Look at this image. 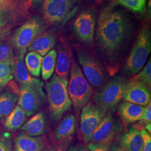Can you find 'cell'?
<instances>
[{
  "instance_id": "6da1fadb",
  "label": "cell",
  "mask_w": 151,
  "mask_h": 151,
  "mask_svg": "<svg viewBox=\"0 0 151 151\" xmlns=\"http://www.w3.org/2000/svg\"><path fill=\"white\" fill-rule=\"evenodd\" d=\"M132 32L133 23L125 11L110 4L100 12L96 39L100 50L109 58H113L122 51Z\"/></svg>"
},
{
  "instance_id": "7a4b0ae2",
  "label": "cell",
  "mask_w": 151,
  "mask_h": 151,
  "mask_svg": "<svg viewBox=\"0 0 151 151\" xmlns=\"http://www.w3.org/2000/svg\"><path fill=\"white\" fill-rule=\"evenodd\" d=\"M68 80L54 74L46 83L45 89L49 103L50 118L53 121L62 118L70 110L72 103L67 91Z\"/></svg>"
},
{
  "instance_id": "3957f363",
  "label": "cell",
  "mask_w": 151,
  "mask_h": 151,
  "mask_svg": "<svg viewBox=\"0 0 151 151\" xmlns=\"http://www.w3.org/2000/svg\"><path fill=\"white\" fill-rule=\"evenodd\" d=\"M151 50V33L148 27H143L125 62V75L133 76L139 72L146 63Z\"/></svg>"
},
{
  "instance_id": "277c9868",
  "label": "cell",
  "mask_w": 151,
  "mask_h": 151,
  "mask_svg": "<svg viewBox=\"0 0 151 151\" xmlns=\"http://www.w3.org/2000/svg\"><path fill=\"white\" fill-rule=\"evenodd\" d=\"M70 69L68 93L72 105L76 110H80L88 103L92 95V88L75 60L71 62Z\"/></svg>"
},
{
  "instance_id": "5b68a950",
  "label": "cell",
  "mask_w": 151,
  "mask_h": 151,
  "mask_svg": "<svg viewBox=\"0 0 151 151\" xmlns=\"http://www.w3.org/2000/svg\"><path fill=\"white\" fill-rule=\"evenodd\" d=\"M45 29L44 22L38 16L32 17L18 27L10 40L12 47L16 50V55H25L32 41Z\"/></svg>"
},
{
  "instance_id": "8992f818",
  "label": "cell",
  "mask_w": 151,
  "mask_h": 151,
  "mask_svg": "<svg viewBox=\"0 0 151 151\" xmlns=\"http://www.w3.org/2000/svg\"><path fill=\"white\" fill-rule=\"evenodd\" d=\"M126 81L122 77H115L95 95V104L107 112L113 110L123 99Z\"/></svg>"
},
{
  "instance_id": "52a82bcc",
  "label": "cell",
  "mask_w": 151,
  "mask_h": 151,
  "mask_svg": "<svg viewBox=\"0 0 151 151\" xmlns=\"http://www.w3.org/2000/svg\"><path fill=\"white\" fill-rule=\"evenodd\" d=\"M79 63L83 73L90 85L94 88L101 89L108 83V75L102 64L94 56L84 50L77 53Z\"/></svg>"
},
{
  "instance_id": "ba28073f",
  "label": "cell",
  "mask_w": 151,
  "mask_h": 151,
  "mask_svg": "<svg viewBox=\"0 0 151 151\" xmlns=\"http://www.w3.org/2000/svg\"><path fill=\"white\" fill-rule=\"evenodd\" d=\"M78 2L79 0H44V17L51 24L64 22L77 12Z\"/></svg>"
},
{
  "instance_id": "9c48e42d",
  "label": "cell",
  "mask_w": 151,
  "mask_h": 151,
  "mask_svg": "<svg viewBox=\"0 0 151 151\" xmlns=\"http://www.w3.org/2000/svg\"><path fill=\"white\" fill-rule=\"evenodd\" d=\"M43 85H33L20 87L17 105L25 111L27 117L37 113L43 105L46 96Z\"/></svg>"
},
{
  "instance_id": "30bf717a",
  "label": "cell",
  "mask_w": 151,
  "mask_h": 151,
  "mask_svg": "<svg viewBox=\"0 0 151 151\" xmlns=\"http://www.w3.org/2000/svg\"><path fill=\"white\" fill-rule=\"evenodd\" d=\"M31 4L27 0H0V27H10L27 17Z\"/></svg>"
},
{
  "instance_id": "8fae6325",
  "label": "cell",
  "mask_w": 151,
  "mask_h": 151,
  "mask_svg": "<svg viewBox=\"0 0 151 151\" xmlns=\"http://www.w3.org/2000/svg\"><path fill=\"white\" fill-rule=\"evenodd\" d=\"M122 129L123 125L119 119L113 114L107 113L94 130L88 145H110Z\"/></svg>"
},
{
  "instance_id": "7c38bea8",
  "label": "cell",
  "mask_w": 151,
  "mask_h": 151,
  "mask_svg": "<svg viewBox=\"0 0 151 151\" xmlns=\"http://www.w3.org/2000/svg\"><path fill=\"white\" fill-rule=\"evenodd\" d=\"M107 111L97 106L95 104L88 103L82 108L80 120V132L82 140L87 144L97 126L103 120Z\"/></svg>"
},
{
  "instance_id": "4fadbf2b",
  "label": "cell",
  "mask_w": 151,
  "mask_h": 151,
  "mask_svg": "<svg viewBox=\"0 0 151 151\" xmlns=\"http://www.w3.org/2000/svg\"><path fill=\"white\" fill-rule=\"evenodd\" d=\"M96 17L94 13L90 10L81 12L73 23L76 34L85 43L92 44L94 41Z\"/></svg>"
},
{
  "instance_id": "5bb4252c",
  "label": "cell",
  "mask_w": 151,
  "mask_h": 151,
  "mask_svg": "<svg viewBox=\"0 0 151 151\" xmlns=\"http://www.w3.org/2000/svg\"><path fill=\"white\" fill-rule=\"evenodd\" d=\"M123 99L125 101L146 106L151 103L150 90L140 82L132 79L127 80Z\"/></svg>"
},
{
  "instance_id": "9a60e30c",
  "label": "cell",
  "mask_w": 151,
  "mask_h": 151,
  "mask_svg": "<svg viewBox=\"0 0 151 151\" xmlns=\"http://www.w3.org/2000/svg\"><path fill=\"white\" fill-rule=\"evenodd\" d=\"M118 143L125 151H141L143 140L140 130L136 127H131L119 137Z\"/></svg>"
},
{
  "instance_id": "2e32d148",
  "label": "cell",
  "mask_w": 151,
  "mask_h": 151,
  "mask_svg": "<svg viewBox=\"0 0 151 151\" xmlns=\"http://www.w3.org/2000/svg\"><path fill=\"white\" fill-rule=\"evenodd\" d=\"M45 146L43 137H32L25 133H20L15 140V151H42Z\"/></svg>"
},
{
  "instance_id": "e0dca14e",
  "label": "cell",
  "mask_w": 151,
  "mask_h": 151,
  "mask_svg": "<svg viewBox=\"0 0 151 151\" xmlns=\"http://www.w3.org/2000/svg\"><path fill=\"white\" fill-rule=\"evenodd\" d=\"M25 55H16L14 63V78L20 87L43 83L39 79L32 77L24 63Z\"/></svg>"
},
{
  "instance_id": "ac0fdd59",
  "label": "cell",
  "mask_w": 151,
  "mask_h": 151,
  "mask_svg": "<svg viewBox=\"0 0 151 151\" xmlns=\"http://www.w3.org/2000/svg\"><path fill=\"white\" fill-rule=\"evenodd\" d=\"M146 106L128 101L120 103L118 112L122 119L127 123H132L142 120Z\"/></svg>"
},
{
  "instance_id": "d6986e66",
  "label": "cell",
  "mask_w": 151,
  "mask_h": 151,
  "mask_svg": "<svg viewBox=\"0 0 151 151\" xmlns=\"http://www.w3.org/2000/svg\"><path fill=\"white\" fill-rule=\"evenodd\" d=\"M55 44V38L53 34L43 32L35 38L28 49L29 51H35L43 57L53 48Z\"/></svg>"
},
{
  "instance_id": "ffe728a7",
  "label": "cell",
  "mask_w": 151,
  "mask_h": 151,
  "mask_svg": "<svg viewBox=\"0 0 151 151\" xmlns=\"http://www.w3.org/2000/svg\"><path fill=\"white\" fill-rule=\"evenodd\" d=\"M76 129V119L74 115L67 114L55 130L54 138L57 141H64L74 134Z\"/></svg>"
},
{
  "instance_id": "44dd1931",
  "label": "cell",
  "mask_w": 151,
  "mask_h": 151,
  "mask_svg": "<svg viewBox=\"0 0 151 151\" xmlns=\"http://www.w3.org/2000/svg\"><path fill=\"white\" fill-rule=\"evenodd\" d=\"M46 121L44 114L42 112L35 114L22 127V130L27 135L38 137L45 132Z\"/></svg>"
},
{
  "instance_id": "7402d4cb",
  "label": "cell",
  "mask_w": 151,
  "mask_h": 151,
  "mask_svg": "<svg viewBox=\"0 0 151 151\" xmlns=\"http://www.w3.org/2000/svg\"><path fill=\"white\" fill-rule=\"evenodd\" d=\"M71 62L70 50L67 47L63 44L59 48L57 53L55 68V74L60 77L67 78Z\"/></svg>"
},
{
  "instance_id": "603a6c76",
  "label": "cell",
  "mask_w": 151,
  "mask_h": 151,
  "mask_svg": "<svg viewBox=\"0 0 151 151\" xmlns=\"http://www.w3.org/2000/svg\"><path fill=\"white\" fill-rule=\"evenodd\" d=\"M27 118L25 111L19 105H16L6 117L5 128L9 130L15 131L22 127L27 121Z\"/></svg>"
},
{
  "instance_id": "cb8c5ba5",
  "label": "cell",
  "mask_w": 151,
  "mask_h": 151,
  "mask_svg": "<svg viewBox=\"0 0 151 151\" xmlns=\"http://www.w3.org/2000/svg\"><path fill=\"white\" fill-rule=\"evenodd\" d=\"M18 96L11 92L0 93V119L6 118L15 106Z\"/></svg>"
},
{
  "instance_id": "d4e9b609",
  "label": "cell",
  "mask_w": 151,
  "mask_h": 151,
  "mask_svg": "<svg viewBox=\"0 0 151 151\" xmlns=\"http://www.w3.org/2000/svg\"><path fill=\"white\" fill-rule=\"evenodd\" d=\"M43 57L35 51H30L25 58V65L30 75L34 77L40 76Z\"/></svg>"
},
{
  "instance_id": "484cf974",
  "label": "cell",
  "mask_w": 151,
  "mask_h": 151,
  "mask_svg": "<svg viewBox=\"0 0 151 151\" xmlns=\"http://www.w3.org/2000/svg\"><path fill=\"white\" fill-rule=\"evenodd\" d=\"M57 52L52 49L44 55L42 63V76L44 81H47L53 75L56 65Z\"/></svg>"
},
{
  "instance_id": "4316f807",
  "label": "cell",
  "mask_w": 151,
  "mask_h": 151,
  "mask_svg": "<svg viewBox=\"0 0 151 151\" xmlns=\"http://www.w3.org/2000/svg\"><path fill=\"white\" fill-rule=\"evenodd\" d=\"M14 63L15 60L0 62V89L6 86L14 77Z\"/></svg>"
},
{
  "instance_id": "83f0119b",
  "label": "cell",
  "mask_w": 151,
  "mask_h": 151,
  "mask_svg": "<svg viewBox=\"0 0 151 151\" xmlns=\"http://www.w3.org/2000/svg\"><path fill=\"white\" fill-rule=\"evenodd\" d=\"M146 0H113L114 5H121L130 11L140 13L144 11Z\"/></svg>"
},
{
  "instance_id": "f1b7e54d",
  "label": "cell",
  "mask_w": 151,
  "mask_h": 151,
  "mask_svg": "<svg viewBox=\"0 0 151 151\" xmlns=\"http://www.w3.org/2000/svg\"><path fill=\"white\" fill-rule=\"evenodd\" d=\"M138 73L133 75L132 80L142 83L150 90L151 86V60L150 59L145 67Z\"/></svg>"
},
{
  "instance_id": "f546056e",
  "label": "cell",
  "mask_w": 151,
  "mask_h": 151,
  "mask_svg": "<svg viewBox=\"0 0 151 151\" xmlns=\"http://www.w3.org/2000/svg\"><path fill=\"white\" fill-rule=\"evenodd\" d=\"M14 60L12 48L9 44L0 42V62H13Z\"/></svg>"
},
{
  "instance_id": "4dcf8cb0",
  "label": "cell",
  "mask_w": 151,
  "mask_h": 151,
  "mask_svg": "<svg viewBox=\"0 0 151 151\" xmlns=\"http://www.w3.org/2000/svg\"><path fill=\"white\" fill-rule=\"evenodd\" d=\"M140 135L143 140L141 151H151V135L145 129L140 130Z\"/></svg>"
},
{
  "instance_id": "1f68e13d",
  "label": "cell",
  "mask_w": 151,
  "mask_h": 151,
  "mask_svg": "<svg viewBox=\"0 0 151 151\" xmlns=\"http://www.w3.org/2000/svg\"><path fill=\"white\" fill-rule=\"evenodd\" d=\"M12 143L9 138H2L0 139V151H11Z\"/></svg>"
},
{
  "instance_id": "d6a6232c",
  "label": "cell",
  "mask_w": 151,
  "mask_h": 151,
  "mask_svg": "<svg viewBox=\"0 0 151 151\" xmlns=\"http://www.w3.org/2000/svg\"><path fill=\"white\" fill-rule=\"evenodd\" d=\"M141 123L146 125L148 123H150L151 121V104H149L146 106V111L144 114V116L142 120H140Z\"/></svg>"
},
{
  "instance_id": "836d02e7",
  "label": "cell",
  "mask_w": 151,
  "mask_h": 151,
  "mask_svg": "<svg viewBox=\"0 0 151 151\" xmlns=\"http://www.w3.org/2000/svg\"><path fill=\"white\" fill-rule=\"evenodd\" d=\"M110 145H88V149L89 151H108Z\"/></svg>"
},
{
  "instance_id": "e575fe53",
  "label": "cell",
  "mask_w": 151,
  "mask_h": 151,
  "mask_svg": "<svg viewBox=\"0 0 151 151\" xmlns=\"http://www.w3.org/2000/svg\"><path fill=\"white\" fill-rule=\"evenodd\" d=\"M108 151H125L124 149L119 145L118 142L112 143L109 147Z\"/></svg>"
},
{
  "instance_id": "d590c367",
  "label": "cell",
  "mask_w": 151,
  "mask_h": 151,
  "mask_svg": "<svg viewBox=\"0 0 151 151\" xmlns=\"http://www.w3.org/2000/svg\"><path fill=\"white\" fill-rule=\"evenodd\" d=\"M67 151H87L86 147L83 145H76L71 146Z\"/></svg>"
},
{
  "instance_id": "8d00e7d4",
  "label": "cell",
  "mask_w": 151,
  "mask_h": 151,
  "mask_svg": "<svg viewBox=\"0 0 151 151\" xmlns=\"http://www.w3.org/2000/svg\"><path fill=\"white\" fill-rule=\"evenodd\" d=\"M10 30L9 27H0V39H2L9 34Z\"/></svg>"
},
{
  "instance_id": "74e56055",
  "label": "cell",
  "mask_w": 151,
  "mask_h": 151,
  "mask_svg": "<svg viewBox=\"0 0 151 151\" xmlns=\"http://www.w3.org/2000/svg\"><path fill=\"white\" fill-rule=\"evenodd\" d=\"M146 127V130L149 133L151 134V123H148L145 126Z\"/></svg>"
},
{
  "instance_id": "f35d334b",
  "label": "cell",
  "mask_w": 151,
  "mask_h": 151,
  "mask_svg": "<svg viewBox=\"0 0 151 151\" xmlns=\"http://www.w3.org/2000/svg\"><path fill=\"white\" fill-rule=\"evenodd\" d=\"M28 1L30 2L32 4V3H35V4H37V3H39L42 0H27Z\"/></svg>"
},
{
  "instance_id": "ab89813d",
  "label": "cell",
  "mask_w": 151,
  "mask_h": 151,
  "mask_svg": "<svg viewBox=\"0 0 151 151\" xmlns=\"http://www.w3.org/2000/svg\"><path fill=\"white\" fill-rule=\"evenodd\" d=\"M42 151H57L54 149H53L52 148H47V149H45V150H43Z\"/></svg>"
},
{
  "instance_id": "60d3db41",
  "label": "cell",
  "mask_w": 151,
  "mask_h": 151,
  "mask_svg": "<svg viewBox=\"0 0 151 151\" xmlns=\"http://www.w3.org/2000/svg\"></svg>"
}]
</instances>
